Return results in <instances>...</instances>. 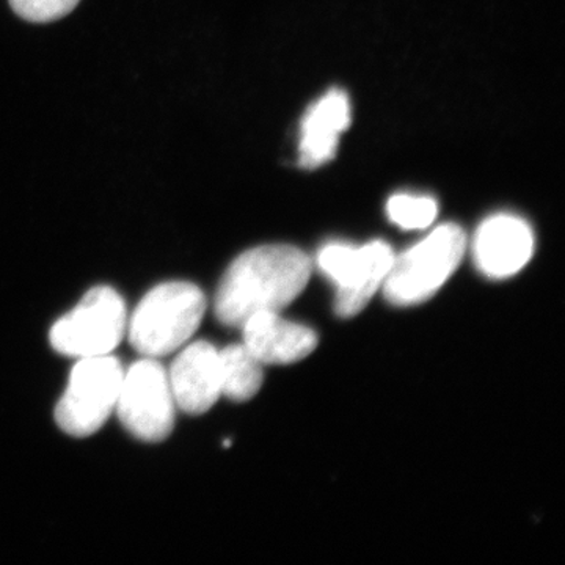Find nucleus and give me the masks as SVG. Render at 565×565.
Wrapping results in <instances>:
<instances>
[{
    "label": "nucleus",
    "mask_w": 565,
    "mask_h": 565,
    "mask_svg": "<svg viewBox=\"0 0 565 565\" xmlns=\"http://www.w3.org/2000/svg\"><path fill=\"white\" fill-rule=\"evenodd\" d=\"M81 0H10L11 9L29 22H52L62 20L79 6Z\"/></svg>",
    "instance_id": "obj_14"
},
{
    "label": "nucleus",
    "mask_w": 565,
    "mask_h": 565,
    "mask_svg": "<svg viewBox=\"0 0 565 565\" xmlns=\"http://www.w3.org/2000/svg\"><path fill=\"white\" fill-rule=\"evenodd\" d=\"M467 236L455 223L435 228L422 243L394 256L384 285L385 299L411 307L430 299L462 262Z\"/></svg>",
    "instance_id": "obj_3"
},
{
    "label": "nucleus",
    "mask_w": 565,
    "mask_h": 565,
    "mask_svg": "<svg viewBox=\"0 0 565 565\" xmlns=\"http://www.w3.org/2000/svg\"><path fill=\"white\" fill-rule=\"evenodd\" d=\"M174 404L185 414H206L222 396L218 351L207 341L188 345L169 375Z\"/></svg>",
    "instance_id": "obj_9"
},
{
    "label": "nucleus",
    "mask_w": 565,
    "mask_h": 565,
    "mask_svg": "<svg viewBox=\"0 0 565 565\" xmlns=\"http://www.w3.org/2000/svg\"><path fill=\"white\" fill-rule=\"evenodd\" d=\"M386 214L401 228L423 230L437 218L438 204L430 196L397 193L386 203Z\"/></svg>",
    "instance_id": "obj_13"
},
{
    "label": "nucleus",
    "mask_w": 565,
    "mask_h": 565,
    "mask_svg": "<svg viewBox=\"0 0 565 565\" xmlns=\"http://www.w3.org/2000/svg\"><path fill=\"white\" fill-rule=\"evenodd\" d=\"M311 262L292 245H262L237 256L215 296L223 326L241 327L253 315L280 311L307 288Z\"/></svg>",
    "instance_id": "obj_1"
},
{
    "label": "nucleus",
    "mask_w": 565,
    "mask_h": 565,
    "mask_svg": "<svg viewBox=\"0 0 565 565\" xmlns=\"http://www.w3.org/2000/svg\"><path fill=\"white\" fill-rule=\"evenodd\" d=\"M128 313L120 294L98 286L82 297L77 307L54 323L51 345L77 359L109 355L125 338Z\"/></svg>",
    "instance_id": "obj_5"
},
{
    "label": "nucleus",
    "mask_w": 565,
    "mask_h": 565,
    "mask_svg": "<svg viewBox=\"0 0 565 565\" xmlns=\"http://www.w3.org/2000/svg\"><path fill=\"white\" fill-rule=\"evenodd\" d=\"M218 360L223 396L245 403L259 392L264 381L263 363L244 344L218 351Z\"/></svg>",
    "instance_id": "obj_12"
},
{
    "label": "nucleus",
    "mask_w": 565,
    "mask_h": 565,
    "mask_svg": "<svg viewBox=\"0 0 565 565\" xmlns=\"http://www.w3.org/2000/svg\"><path fill=\"white\" fill-rule=\"evenodd\" d=\"M122 375L121 363L110 353L81 359L55 407L63 433L81 438L98 433L117 407Z\"/></svg>",
    "instance_id": "obj_4"
},
{
    "label": "nucleus",
    "mask_w": 565,
    "mask_h": 565,
    "mask_svg": "<svg viewBox=\"0 0 565 565\" xmlns=\"http://www.w3.org/2000/svg\"><path fill=\"white\" fill-rule=\"evenodd\" d=\"M533 250V232L525 221L515 215H493L476 232L475 262L487 277L508 278L520 273L530 262Z\"/></svg>",
    "instance_id": "obj_8"
},
{
    "label": "nucleus",
    "mask_w": 565,
    "mask_h": 565,
    "mask_svg": "<svg viewBox=\"0 0 565 565\" xmlns=\"http://www.w3.org/2000/svg\"><path fill=\"white\" fill-rule=\"evenodd\" d=\"M244 345L263 364H289L307 359L318 334L302 323L286 321L277 311L253 315L243 323Z\"/></svg>",
    "instance_id": "obj_10"
},
{
    "label": "nucleus",
    "mask_w": 565,
    "mask_h": 565,
    "mask_svg": "<svg viewBox=\"0 0 565 565\" xmlns=\"http://www.w3.org/2000/svg\"><path fill=\"white\" fill-rule=\"evenodd\" d=\"M174 405L169 374L150 356L134 363L122 375L115 408L125 429L139 440H166L173 430Z\"/></svg>",
    "instance_id": "obj_7"
},
{
    "label": "nucleus",
    "mask_w": 565,
    "mask_h": 565,
    "mask_svg": "<svg viewBox=\"0 0 565 565\" xmlns=\"http://www.w3.org/2000/svg\"><path fill=\"white\" fill-rule=\"evenodd\" d=\"M351 125V102L345 92L333 88L305 114L300 126L299 163L318 169L337 154L341 134Z\"/></svg>",
    "instance_id": "obj_11"
},
{
    "label": "nucleus",
    "mask_w": 565,
    "mask_h": 565,
    "mask_svg": "<svg viewBox=\"0 0 565 565\" xmlns=\"http://www.w3.org/2000/svg\"><path fill=\"white\" fill-rule=\"evenodd\" d=\"M206 297L199 286L170 281L152 288L128 321L129 343L141 355H169L191 340L199 329Z\"/></svg>",
    "instance_id": "obj_2"
},
{
    "label": "nucleus",
    "mask_w": 565,
    "mask_h": 565,
    "mask_svg": "<svg viewBox=\"0 0 565 565\" xmlns=\"http://www.w3.org/2000/svg\"><path fill=\"white\" fill-rule=\"evenodd\" d=\"M394 253L382 241L355 247L329 244L319 252L318 267L337 288L334 311L340 318H353L370 303L384 285Z\"/></svg>",
    "instance_id": "obj_6"
}]
</instances>
